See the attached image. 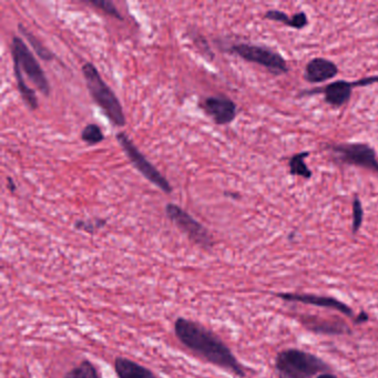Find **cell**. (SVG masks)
Instances as JSON below:
<instances>
[{"label":"cell","instance_id":"obj_1","mask_svg":"<svg viewBox=\"0 0 378 378\" xmlns=\"http://www.w3.org/2000/svg\"><path fill=\"white\" fill-rule=\"evenodd\" d=\"M174 334L184 347L204 361L238 377H246V367L238 362L233 352L206 326L188 318L179 317L174 322Z\"/></svg>","mask_w":378,"mask_h":378},{"label":"cell","instance_id":"obj_2","mask_svg":"<svg viewBox=\"0 0 378 378\" xmlns=\"http://www.w3.org/2000/svg\"><path fill=\"white\" fill-rule=\"evenodd\" d=\"M275 369L280 378H315L330 373L331 366L310 352L286 348L276 355Z\"/></svg>","mask_w":378,"mask_h":378},{"label":"cell","instance_id":"obj_3","mask_svg":"<svg viewBox=\"0 0 378 378\" xmlns=\"http://www.w3.org/2000/svg\"><path fill=\"white\" fill-rule=\"evenodd\" d=\"M85 85L93 101L98 105L99 108L105 113V117L111 121L113 125L125 127V112L118 97L113 93L112 89L103 80L98 69L91 63H85L81 68Z\"/></svg>","mask_w":378,"mask_h":378},{"label":"cell","instance_id":"obj_4","mask_svg":"<svg viewBox=\"0 0 378 378\" xmlns=\"http://www.w3.org/2000/svg\"><path fill=\"white\" fill-rule=\"evenodd\" d=\"M11 56L14 65H17L27 75L28 78L37 87L43 95H51V83L48 81L43 68L38 63L35 55L27 47L21 37L15 36L11 43Z\"/></svg>","mask_w":378,"mask_h":378},{"label":"cell","instance_id":"obj_5","mask_svg":"<svg viewBox=\"0 0 378 378\" xmlns=\"http://www.w3.org/2000/svg\"><path fill=\"white\" fill-rule=\"evenodd\" d=\"M229 51L248 63H258L266 68L273 75H285L288 73V63L283 56L271 48L250 45V43H236V45L231 46Z\"/></svg>","mask_w":378,"mask_h":378},{"label":"cell","instance_id":"obj_6","mask_svg":"<svg viewBox=\"0 0 378 378\" xmlns=\"http://www.w3.org/2000/svg\"><path fill=\"white\" fill-rule=\"evenodd\" d=\"M335 156L336 162L347 166L362 167L378 173V160L375 150L367 143H337L326 145Z\"/></svg>","mask_w":378,"mask_h":378},{"label":"cell","instance_id":"obj_7","mask_svg":"<svg viewBox=\"0 0 378 378\" xmlns=\"http://www.w3.org/2000/svg\"><path fill=\"white\" fill-rule=\"evenodd\" d=\"M115 139L121 145V148L125 151L133 166L147 180L150 181L164 193L172 192L170 182L164 178V176L156 167L153 166L152 163L149 162L148 159L145 158L142 153L139 151V149L135 147V143L129 138L128 135H125V132H119L118 135H115Z\"/></svg>","mask_w":378,"mask_h":378},{"label":"cell","instance_id":"obj_8","mask_svg":"<svg viewBox=\"0 0 378 378\" xmlns=\"http://www.w3.org/2000/svg\"><path fill=\"white\" fill-rule=\"evenodd\" d=\"M374 83H378V75H372V77H366V78L358 79L355 81H334V83H328L325 87L300 91L298 97L323 93L327 105H332L334 108H340L351 100L354 88L366 87V85H374Z\"/></svg>","mask_w":378,"mask_h":378},{"label":"cell","instance_id":"obj_9","mask_svg":"<svg viewBox=\"0 0 378 378\" xmlns=\"http://www.w3.org/2000/svg\"><path fill=\"white\" fill-rule=\"evenodd\" d=\"M166 214L183 233L186 234L193 243L204 250H210L213 243L212 236L209 233L208 229L190 216L187 211L173 203H168L166 206Z\"/></svg>","mask_w":378,"mask_h":378},{"label":"cell","instance_id":"obj_10","mask_svg":"<svg viewBox=\"0 0 378 378\" xmlns=\"http://www.w3.org/2000/svg\"><path fill=\"white\" fill-rule=\"evenodd\" d=\"M275 295L284 302H288V303H300L305 304V305L328 308V310L338 312V313L344 314V315L352 318H355L356 316L351 306L344 303L343 300H337L334 296L310 293H288V292L278 293Z\"/></svg>","mask_w":378,"mask_h":378},{"label":"cell","instance_id":"obj_11","mask_svg":"<svg viewBox=\"0 0 378 378\" xmlns=\"http://www.w3.org/2000/svg\"><path fill=\"white\" fill-rule=\"evenodd\" d=\"M200 108L219 125H230L238 115L236 103L226 95H213L203 99Z\"/></svg>","mask_w":378,"mask_h":378},{"label":"cell","instance_id":"obj_12","mask_svg":"<svg viewBox=\"0 0 378 378\" xmlns=\"http://www.w3.org/2000/svg\"><path fill=\"white\" fill-rule=\"evenodd\" d=\"M337 75L338 67L334 61L314 58L306 65L304 79L310 83H322L335 78Z\"/></svg>","mask_w":378,"mask_h":378},{"label":"cell","instance_id":"obj_13","mask_svg":"<svg viewBox=\"0 0 378 378\" xmlns=\"http://www.w3.org/2000/svg\"><path fill=\"white\" fill-rule=\"evenodd\" d=\"M300 323L303 324L308 331L324 335H345L352 334L351 328L348 327L343 322L330 321L314 316H304L300 318Z\"/></svg>","mask_w":378,"mask_h":378},{"label":"cell","instance_id":"obj_14","mask_svg":"<svg viewBox=\"0 0 378 378\" xmlns=\"http://www.w3.org/2000/svg\"><path fill=\"white\" fill-rule=\"evenodd\" d=\"M115 371L118 378H158L145 366L121 356L115 359Z\"/></svg>","mask_w":378,"mask_h":378},{"label":"cell","instance_id":"obj_15","mask_svg":"<svg viewBox=\"0 0 378 378\" xmlns=\"http://www.w3.org/2000/svg\"><path fill=\"white\" fill-rule=\"evenodd\" d=\"M264 17L268 21L283 23V25L293 28L296 31H302V29L308 26V17L304 11H300V13L295 14L292 17H288L283 11L272 9V11H266Z\"/></svg>","mask_w":378,"mask_h":378},{"label":"cell","instance_id":"obj_16","mask_svg":"<svg viewBox=\"0 0 378 378\" xmlns=\"http://www.w3.org/2000/svg\"><path fill=\"white\" fill-rule=\"evenodd\" d=\"M14 70H15L16 80H17L18 91L21 93V98L25 101L26 105L31 108V110H36V109H38L39 103H38L37 95H36L35 90H33L26 83L23 73H21L23 71H21V68L18 67L17 65H14Z\"/></svg>","mask_w":378,"mask_h":378},{"label":"cell","instance_id":"obj_17","mask_svg":"<svg viewBox=\"0 0 378 378\" xmlns=\"http://www.w3.org/2000/svg\"><path fill=\"white\" fill-rule=\"evenodd\" d=\"M310 156V152H300L294 154L288 161V167H290V176L302 177L306 180H310L313 176L311 169L308 168L306 164L305 159Z\"/></svg>","mask_w":378,"mask_h":378},{"label":"cell","instance_id":"obj_18","mask_svg":"<svg viewBox=\"0 0 378 378\" xmlns=\"http://www.w3.org/2000/svg\"><path fill=\"white\" fill-rule=\"evenodd\" d=\"M18 31L27 39L28 43H31V47H33L35 53L39 56V58H41L43 61H53L55 55L33 33L28 31L27 28L23 27V25H18Z\"/></svg>","mask_w":378,"mask_h":378},{"label":"cell","instance_id":"obj_19","mask_svg":"<svg viewBox=\"0 0 378 378\" xmlns=\"http://www.w3.org/2000/svg\"><path fill=\"white\" fill-rule=\"evenodd\" d=\"M63 378H103V376L98 368L88 359H85L78 365L71 368Z\"/></svg>","mask_w":378,"mask_h":378},{"label":"cell","instance_id":"obj_20","mask_svg":"<svg viewBox=\"0 0 378 378\" xmlns=\"http://www.w3.org/2000/svg\"><path fill=\"white\" fill-rule=\"evenodd\" d=\"M81 140L88 143L89 145H95L105 140V135L98 125L90 123V125H85L81 132Z\"/></svg>","mask_w":378,"mask_h":378},{"label":"cell","instance_id":"obj_21","mask_svg":"<svg viewBox=\"0 0 378 378\" xmlns=\"http://www.w3.org/2000/svg\"><path fill=\"white\" fill-rule=\"evenodd\" d=\"M105 224H107V221L105 219H95V220L87 221L80 220L75 223V228L77 230L85 232V233L95 234L97 231L105 228Z\"/></svg>","mask_w":378,"mask_h":378},{"label":"cell","instance_id":"obj_22","mask_svg":"<svg viewBox=\"0 0 378 378\" xmlns=\"http://www.w3.org/2000/svg\"><path fill=\"white\" fill-rule=\"evenodd\" d=\"M85 3L93 6V7L99 8L101 11H105V14L117 18L119 21H123L122 15L119 13L115 4L110 1V0H85Z\"/></svg>","mask_w":378,"mask_h":378},{"label":"cell","instance_id":"obj_23","mask_svg":"<svg viewBox=\"0 0 378 378\" xmlns=\"http://www.w3.org/2000/svg\"><path fill=\"white\" fill-rule=\"evenodd\" d=\"M364 210L362 206L361 199L357 196H354L353 200V223H352V231L353 234H357L363 226Z\"/></svg>","mask_w":378,"mask_h":378},{"label":"cell","instance_id":"obj_24","mask_svg":"<svg viewBox=\"0 0 378 378\" xmlns=\"http://www.w3.org/2000/svg\"><path fill=\"white\" fill-rule=\"evenodd\" d=\"M194 43L198 46L201 53L208 56L209 61H212V59H214V55H213L212 51H211L210 46H209L208 41H206L204 38L201 37L200 35L196 36V37L194 38Z\"/></svg>","mask_w":378,"mask_h":378},{"label":"cell","instance_id":"obj_25","mask_svg":"<svg viewBox=\"0 0 378 378\" xmlns=\"http://www.w3.org/2000/svg\"><path fill=\"white\" fill-rule=\"evenodd\" d=\"M368 320H369V316H368V314L365 313V312H361V313L355 316V318H354V322H355V324H363L366 323Z\"/></svg>","mask_w":378,"mask_h":378},{"label":"cell","instance_id":"obj_26","mask_svg":"<svg viewBox=\"0 0 378 378\" xmlns=\"http://www.w3.org/2000/svg\"><path fill=\"white\" fill-rule=\"evenodd\" d=\"M7 182H8V189H9V190H11V192H15L16 184L15 183H14L13 179L9 178V177H8Z\"/></svg>","mask_w":378,"mask_h":378},{"label":"cell","instance_id":"obj_27","mask_svg":"<svg viewBox=\"0 0 378 378\" xmlns=\"http://www.w3.org/2000/svg\"><path fill=\"white\" fill-rule=\"evenodd\" d=\"M316 378H338L337 376L334 375V374H332L331 372L330 373H324L321 374V375L317 376Z\"/></svg>","mask_w":378,"mask_h":378},{"label":"cell","instance_id":"obj_28","mask_svg":"<svg viewBox=\"0 0 378 378\" xmlns=\"http://www.w3.org/2000/svg\"><path fill=\"white\" fill-rule=\"evenodd\" d=\"M376 21V23H377V25H378V17L376 18V21Z\"/></svg>","mask_w":378,"mask_h":378}]
</instances>
